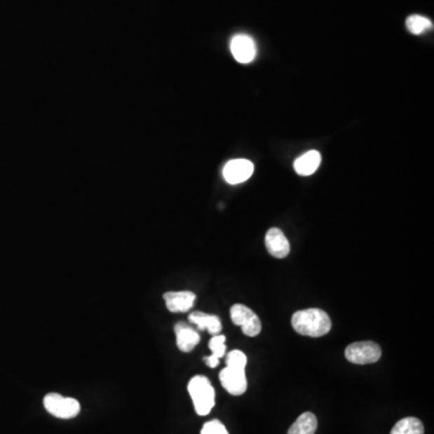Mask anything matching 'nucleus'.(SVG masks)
<instances>
[{
    "label": "nucleus",
    "instance_id": "nucleus-1",
    "mask_svg": "<svg viewBox=\"0 0 434 434\" xmlns=\"http://www.w3.org/2000/svg\"><path fill=\"white\" fill-rule=\"evenodd\" d=\"M292 327L301 336L320 338L330 333L332 321L326 311L311 308L294 313L292 316Z\"/></svg>",
    "mask_w": 434,
    "mask_h": 434
},
{
    "label": "nucleus",
    "instance_id": "nucleus-2",
    "mask_svg": "<svg viewBox=\"0 0 434 434\" xmlns=\"http://www.w3.org/2000/svg\"><path fill=\"white\" fill-rule=\"evenodd\" d=\"M189 395L194 402V410L198 415L205 416L215 405V390L210 380L203 375H196L189 380Z\"/></svg>",
    "mask_w": 434,
    "mask_h": 434
},
{
    "label": "nucleus",
    "instance_id": "nucleus-3",
    "mask_svg": "<svg viewBox=\"0 0 434 434\" xmlns=\"http://www.w3.org/2000/svg\"><path fill=\"white\" fill-rule=\"evenodd\" d=\"M43 407L52 416L69 420L78 416L81 412V405L72 397H63L60 393H48L43 398Z\"/></svg>",
    "mask_w": 434,
    "mask_h": 434
},
{
    "label": "nucleus",
    "instance_id": "nucleus-4",
    "mask_svg": "<svg viewBox=\"0 0 434 434\" xmlns=\"http://www.w3.org/2000/svg\"><path fill=\"white\" fill-rule=\"evenodd\" d=\"M381 348L374 341H358L348 345L345 350V357L355 365L375 363L381 357Z\"/></svg>",
    "mask_w": 434,
    "mask_h": 434
},
{
    "label": "nucleus",
    "instance_id": "nucleus-5",
    "mask_svg": "<svg viewBox=\"0 0 434 434\" xmlns=\"http://www.w3.org/2000/svg\"><path fill=\"white\" fill-rule=\"evenodd\" d=\"M233 323L240 326L243 333L247 337H256L262 331V323L252 310L243 304H236L231 308Z\"/></svg>",
    "mask_w": 434,
    "mask_h": 434
},
{
    "label": "nucleus",
    "instance_id": "nucleus-6",
    "mask_svg": "<svg viewBox=\"0 0 434 434\" xmlns=\"http://www.w3.org/2000/svg\"><path fill=\"white\" fill-rule=\"evenodd\" d=\"M254 174V164L247 159H233L224 168V180L231 185H238L249 180Z\"/></svg>",
    "mask_w": 434,
    "mask_h": 434
},
{
    "label": "nucleus",
    "instance_id": "nucleus-7",
    "mask_svg": "<svg viewBox=\"0 0 434 434\" xmlns=\"http://www.w3.org/2000/svg\"><path fill=\"white\" fill-rule=\"evenodd\" d=\"M219 381L224 390L233 395H240L247 390L245 370L234 369L226 367L219 373Z\"/></svg>",
    "mask_w": 434,
    "mask_h": 434
},
{
    "label": "nucleus",
    "instance_id": "nucleus-8",
    "mask_svg": "<svg viewBox=\"0 0 434 434\" xmlns=\"http://www.w3.org/2000/svg\"><path fill=\"white\" fill-rule=\"evenodd\" d=\"M231 51L237 62L249 65L256 57V43L249 35L238 34L231 41Z\"/></svg>",
    "mask_w": 434,
    "mask_h": 434
},
{
    "label": "nucleus",
    "instance_id": "nucleus-9",
    "mask_svg": "<svg viewBox=\"0 0 434 434\" xmlns=\"http://www.w3.org/2000/svg\"><path fill=\"white\" fill-rule=\"evenodd\" d=\"M164 301L170 313H186L192 309L197 297L191 291L164 293Z\"/></svg>",
    "mask_w": 434,
    "mask_h": 434
},
{
    "label": "nucleus",
    "instance_id": "nucleus-10",
    "mask_svg": "<svg viewBox=\"0 0 434 434\" xmlns=\"http://www.w3.org/2000/svg\"><path fill=\"white\" fill-rule=\"evenodd\" d=\"M268 252L276 258H285L290 254V243L279 228H271L266 234Z\"/></svg>",
    "mask_w": 434,
    "mask_h": 434
},
{
    "label": "nucleus",
    "instance_id": "nucleus-11",
    "mask_svg": "<svg viewBox=\"0 0 434 434\" xmlns=\"http://www.w3.org/2000/svg\"><path fill=\"white\" fill-rule=\"evenodd\" d=\"M177 336V348L182 353H191L198 343L201 341V336L194 327L189 326L184 323H179L174 327Z\"/></svg>",
    "mask_w": 434,
    "mask_h": 434
},
{
    "label": "nucleus",
    "instance_id": "nucleus-12",
    "mask_svg": "<svg viewBox=\"0 0 434 434\" xmlns=\"http://www.w3.org/2000/svg\"><path fill=\"white\" fill-rule=\"evenodd\" d=\"M189 323H194L198 327L199 331H208L211 336L219 334L222 331V323L219 321V316L216 315L205 314L202 311H194L189 316Z\"/></svg>",
    "mask_w": 434,
    "mask_h": 434
},
{
    "label": "nucleus",
    "instance_id": "nucleus-13",
    "mask_svg": "<svg viewBox=\"0 0 434 434\" xmlns=\"http://www.w3.org/2000/svg\"><path fill=\"white\" fill-rule=\"evenodd\" d=\"M321 164V155L318 151H309L294 161L293 167L298 175L309 177L318 170Z\"/></svg>",
    "mask_w": 434,
    "mask_h": 434
},
{
    "label": "nucleus",
    "instance_id": "nucleus-14",
    "mask_svg": "<svg viewBox=\"0 0 434 434\" xmlns=\"http://www.w3.org/2000/svg\"><path fill=\"white\" fill-rule=\"evenodd\" d=\"M316 428H318V419L314 414L304 413L293 422L287 434H315Z\"/></svg>",
    "mask_w": 434,
    "mask_h": 434
},
{
    "label": "nucleus",
    "instance_id": "nucleus-15",
    "mask_svg": "<svg viewBox=\"0 0 434 434\" xmlns=\"http://www.w3.org/2000/svg\"><path fill=\"white\" fill-rule=\"evenodd\" d=\"M226 337L222 334L212 336L209 341V348L211 350L210 356L205 357L204 361L210 368H215L219 363V358L226 355Z\"/></svg>",
    "mask_w": 434,
    "mask_h": 434
},
{
    "label": "nucleus",
    "instance_id": "nucleus-16",
    "mask_svg": "<svg viewBox=\"0 0 434 434\" xmlns=\"http://www.w3.org/2000/svg\"><path fill=\"white\" fill-rule=\"evenodd\" d=\"M425 428L416 417H405L395 423L390 434H423Z\"/></svg>",
    "mask_w": 434,
    "mask_h": 434
},
{
    "label": "nucleus",
    "instance_id": "nucleus-17",
    "mask_svg": "<svg viewBox=\"0 0 434 434\" xmlns=\"http://www.w3.org/2000/svg\"><path fill=\"white\" fill-rule=\"evenodd\" d=\"M407 29L414 35H420L425 33L426 30L433 28V23L428 18L420 16V15H412L407 18Z\"/></svg>",
    "mask_w": 434,
    "mask_h": 434
},
{
    "label": "nucleus",
    "instance_id": "nucleus-18",
    "mask_svg": "<svg viewBox=\"0 0 434 434\" xmlns=\"http://www.w3.org/2000/svg\"><path fill=\"white\" fill-rule=\"evenodd\" d=\"M247 365V357L240 350H233L226 357V365L234 369L245 370Z\"/></svg>",
    "mask_w": 434,
    "mask_h": 434
},
{
    "label": "nucleus",
    "instance_id": "nucleus-19",
    "mask_svg": "<svg viewBox=\"0 0 434 434\" xmlns=\"http://www.w3.org/2000/svg\"><path fill=\"white\" fill-rule=\"evenodd\" d=\"M201 434H229L227 428L224 427L222 422L219 420H211V421L204 423Z\"/></svg>",
    "mask_w": 434,
    "mask_h": 434
}]
</instances>
